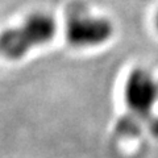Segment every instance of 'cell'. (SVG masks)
I'll return each instance as SVG.
<instances>
[{"label":"cell","instance_id":"obj_1","mask_svg":"<svg viewBox=\"0 0 158 158\" xmlns=\"http://www.w3.org/2000/svg\"><path fill=\"white\" fill-rule=\"evenodd\" d=\"M57 24L46 13L31 15L20 27L0 34V53L8 59H20L33 48L48 44L54 37Z\"/></svg>","mask_w":158,"mask_h":158},{"label":"cell","instance_id":"obj_2","mask_svg":"<svg viewBox=\"0 0 158 158\" xmlns=\"http://www.w3.org/2000/svg\"><path fill=\"white\" fill-rule=\"evenodd\" d=\"M125 102L133 115L138 117L150 116V112L158 100V82L144 70H133L125 82Z\"/></svg>","mask_w":158,"mask_h":158},{"label":"cell","instance_id":"obj_3","mask_svg":"<svg viewBox=\"0 0 158 158\" xmlns=\"http://www.w3.org/2000/svg\"><path fill=\"white\" fill-rule=\"evenodd\" d=\"M113 33L110 20L94 16H74L67 21L66 37L73 46L88 48L107 42Z\"/></svg>","mask_w":158,"mask_h":158},{"label":"cell","instance_id":"obj_4","mask_svg":"<svg viewBox=\"0 0 158 158\" xmlns=\"http://www.w3.org/2000/svg\"><path fill=\"white\" fill-rule=\"evenodd\" d=\"M149 129L154 136H158V116L156 117H150L149 120Z\"/></svg>","mask_w":158,"mask_h":158},{"label":"cell","instance_id":"obj_5","mask_svg":"<svg viewBox=\"0 0 158 158\" xmlns=\"http://www.w3.org/2000/svg\"><path fill=\"white\" fill-rule=\"evenodd\" d=\"M157 27H158V15H157Z\"/></svg>","mask_w":158,"mask_h":158},{"label":"cell","instance_id":"obj_6","mask_svg":"<svg viewBox=\"0 0 158 158\" xmlns=\"http://www.w3.org/2000/svg\"><path fill=\"white\" fill-rule=\"evenodd\" d=\"M157 82H158V81H157Z\"/></svg>","mask_w":158,"mask_h":158}]
</instances>
